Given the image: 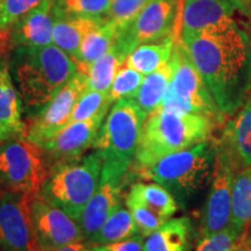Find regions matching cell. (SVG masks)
Returning a JSON list of instances; mask_svg holds the SVG:
<instances>
[{
    "mask_svg": "<svg viewBox=\"0 0 251 251\" xmlns=\"http://www.w3.org/2000/svg\"><path fill=\"white\" fill-rule=\"evenodd\" d=\"M179 39L222 114L246 103L251 90V45L235 20Z\"/></svg>",
    "mask_w": 251,
    "mask_h": 251,
    "instance_id": "6da1fadb",
    "label": "cell"
},
{
    "mask_svg": "<svg viewBox=\"0 0 251 251\" xmlns=\"http://www.w3.org/2000/svg\"><path fill=\"white\" fill-rule=\"evenodd\" d=\"M11 74L25 107L36 114L78 71V64L55 45L15 48Z\"/></svg>",
    "mask_w": 251,
    "mask_h": 251,
    "instance_id": "7a4b0ae2",
    "label": "cell"
},
{
    "mask_svg": "<svg viewBox=\"0 0 251 251\" xmlns=\"http://www.w3.org/2000/svg\"><path fill=\"white\" fill-rule=\"evenodd\" d=\"M213 128L212 118L159 107L144 121L131 169L147 168L163 157L205 142Z\"/></svg>",
    "mask_w": 251,
    "mask_h": 251,
    "instance_id": "3957f363",
    "label": "cell"
},
{
    "mask_svg": "<svg viewBox=\"0 0 251 251\" xmlns=\"http://www.w3.org/2000/svg\"><path fill=\"white\" fill-rule=\"evenodd\" d=\"M101 169L102 157L97 150L54 163L47 170L45 181L37 194L78 221L99 186Z\"/></svg>",
    "mask_w": 251,
    "mask_h": 251,
    "instance_id": "277c9868",
    "label": "cell"
},
{
    "mask_svg": "<svg viewBox=\"0 0 251 251\" xmlns=\"http://www.w3.org/2000/svg\"><path fill=\"white\" fill-rule=\"evenodd\" d=\"M216 152L218 148L205 141L134 171L141 179L162 185L175 198L184 201L212 181Z\"/></svg>",
    "mask_w": 251,
    "mask_h": 251,
    "instance_id": "5b68a950",
    "label": "cell"
},
{
    "mask_svg": "<svg viewBox=\"0 0 251 251\" xmlns=\"http://www.w3.org/2000/svg\"><path fill=\"white\" fill-rule=\"evenodd\" d=\"M147 117L134 99L114 102L92 146L101 155L103 168L127 175L134 164Z\"/></svg>",
    "mask_w": 251,
    "mask_h": 251,
    "instance_id": "8992f818",
    "label": "cell"
},
{
    "mask_svg": "<svg viewBox=\"0 0 251 251\" xmlns=\"http://www.w3.org/2000/svg\"><path fill=\"white\" fill-rule=\"evenodd\" d=\"M170 59L174 74L161 107L212 119L219 118L222 112L179 37L176 40Z\"/></svg>",
    "mask_w": 251,
    "mask_h": 251,
    "instance_id": "52a82bcc",
    "label": "cell"
},
{
    "mask_svg": "<svg viewBox=\"0 0 251 251\" xmlns=\"http://www.w3.org/2000/svg\"><path fill=\"white\" fill-rule=\"evenodd\" d=\"M47 175L43 150L26 136L0 142V194L36 196Z\"/></svg>",
    "mask_w": 251,
    "mask_h": 251,
    "instance_id": "ba28073f",
    "label": "cell"
},
{
    "mask_svg": "<svg viewBox=\"0 0 251 251\" xmlns=\"http://www.w3.org/2000/svg\"><path fill=\"white\" fill-rule=\"evenodd\" d=\"M181 0H151L136 19L120 34L114 43L127 57L144 43L157 42L180 35Z\"/></svg>",
    "mask_w": 251,
    "mask_h": 251,
    "instance_id": "9c48e42d",
    "label": "cell"
},
{
    "mask_svg": "<svg viewBox=\"0 0 251 251\" xmlns=\"http://www.w3.org/2000/svg\"><path fill=\"white\" fill-rule=\"evenodd\" d=\"M89 87L85 72L78 70L70 80L31 118L27 125L26 137L42 147L70 124L75 106Z\"/></svg>",
    "mask_w": 251,
    "mask_h": 251,
    "instance_id": "30bf717a",
    "label": "cell"
},
{
    "mask_svg": "<svg viewBox=\"0 0 251 251\" xmlns=\"http://www.w3.org/2000/svg\"><path fill=\"white\" fill-rule=\"evenodd\" d=\"M139 233L147 237L177 212L175 197L157 183H135L125 200Z\"/></svg>",
    "mask_w": 251,
    "mask_h": 251,
    "instance_id": "8fae6325",
    "label": "cell"
},
{
    "mask_svg": "<svg viewBox=\"0 0 251 251\" xmlns=\"http://www.w3.org/2000/svg\"><path fill=\"white\" fill-rule=\"evenodd\" d=\"M29 211L39 249L85 243L83 231L76 220L63 209L45 201L39 194L31 197Z\"/></svg>",
    "mask_w": 251,
    "mask_h": 251,
    "instance_id": "7c38bea8",
    "label": "cell"
},
{
    "mask_svg": "<svg viewBox=\"0 0 251 251\" xmlns=\"http://www.w3.org/2000/svg\"><path fill=\"white\" fill-rule=\"evenodd\" d=\"M236 172L237 170L227 153L218 148L211 190L202 213L201 227H200L201 238L212 236L230 226L231 187Z\"/></svg>",
    "mask_w": 251,
    "mask_h": 251,
    "instance_id": "4fadbf2b",
    "label": "cell"
},
{
    "mask_svg": "<svg viewBox=\"0 0 251 251\" xmlns=\"http://www.w3.org/2000/svg\"><path fill=\"white\" fill-rule=\"evenodd\" d=\"M30 194H0V250L33 251L37 248L30 220Z\"/></svg>",
    "mask_w": 251,
    "mask_h": 251,
    "instance_id": "5bb4252c",
    "label": "cell"
},
{
    "mask_svg": "<svg viewBox=\"0 0 251 251\" xmlns=\"http://www.w3.org/2000/svg\"><path fill=\"white\" fill-rule=\"evenodd\" d=\"M125 177L114 172L101 169L100 184L96 193L86 203L78 219L85 243L93 236L105 221L121 205V191Z\"/></svg>",
    "mask_w": 251,
    "mask_h": 251,
    "instance_id": "9a60e30c",
    "label": "cell"
},
{
    "mask_svg": "<svg viewBox=\"0 0 251 251\" xmlns=\"http://www.w3.org/2000/svg\"><path fill=\"white\" fill-rule=\"evenodd\" d=\"M105 117L106 114H100L90 120L70 122L41 149L54 163L81 156L93 146Z\"/></svg>",
    "mask_w": 251,
    "mask_h": 251,
    "instance_id": "2e32d148",
    "label": "cell"
},
{
    "mask_svg": "<svg viewBox=\"0 0 251 251\" xmlns=\"http://www.w3.org/2000/svg\"><path fill=\"white\" fill-rule=\"evenodd\" d=\"M243 9L241 0H185L180 15V35L221 26L235 20L234 14Z\"/></svg>",
    "mask_w": 251,
    "mask_h": 251,
    "instance_id": "e0dca14e",
    "label": "cell"
},
{
    "mask_svg": "<svg viewBox=\"0 0 251 251\" xmlns=\"http://www.w3.org/2000/svg\"><path fill=\"white\" fill-rule=\"evenodd\" d=\"M54 2V0H45L9 28L8 40L11 48L52 45Z\"/></svg>",
    "mask_w": 251,
    "mask_h": 251,
    "instance_id": "ac0fdd59",
    "label": "cell"
},
{
    "mask_svg": "<svg viewBox=\"0 0 251 251\" xmlns=\"http://www.w3.org/2000/svg\"><path fill=\"white\" fill-rule=\"evenodd\" d=\"M23 100L11 74V67L0 55V142L26 136L27 125L23 120Z\"/></svg>",
    "mask_w": 251,
    "mask_h": 251,
    "instance_id": "d6986e66",
    "label": "cell"
},
{
    "mask_svg": "<svg viewBox=\"0 0 251 251\" xmlns=\"http://www.w3.org/2000/svg\"><path fill=\"white\" fill-rule=\"evenodd\" d=\"M218 148L227 153L236 170L251 168V97L226 126Z\"/></svg>",
    "mask_w": 251,
    "mask_h": 251,
    "instance_id": "ffe728a7",
    "label": "cell"
},
{
    "mask_svg": "<svg viewBox=\"0 0 251 251\" xmlns=\"http://www.w3.org/2000/svg\"><path fill=\"white\" fill-rule=\"evenodd\" d=\"M105 23V17L86 18L55 15V23L52 27V45L67 52L77 63L84 39L87 34Z\"/></svg>",
    "mask_w": 251,
    "mask_h": 251,
    "instance_id": "44dd1931",
    "label": "cell"
},
{
    "mask_svg": "<svg viewBox=\"0 0 251 251\" xmlns=\"http://www.w3.org/2000/svg\"><path fill=\"white\" fill-rule=\"evenodd\" d=\"M191 233L190 219H170L146 237L144 251H187Z\"/></svg>",
    "mask_w": 251,
    "mask_h": 251,
    "instance_id": "7402d4cb",
    "label": "cell"
},
{
    "mask_svg": "<svg viewBox=\"0 0 251 251\" xmlns=\"http://www.w3.org/2000/svg\"><path fill=\"white\" fill-rule=\"evenodd\" d=\"M177 39L178 36L171 35L162 41L141 45L126 57L124 65L147 76L170 61Z\"/></svg>",
    "mask_w": 251,
    "mask_h": 251,
    "instance_id": "603a6c76",
    "label": "cell"
},
{
    "mask_svg": "<svg viewBox=\"0 0 251 251\" xmlns=\"http://www.w3.org/2000/svg\"><path fill=\"white\" fill-rule=\"evenodd\" d=\"M230 226L241 233L251 231V168L242 169L234 176Z\"/></svg>",
    "mask_w": 251,
    "mask_h": 251,
    "instance_id": "cb8c5ba5",
    "label": "cell"
},
{
    "mask_svg": "<svg viewBox=\"0 0 251 251\" xmlns=\"http://www.w3.org/2000/svg\"><path fill=\"white\" fill-rule=\"evenodd\" d=\"M125 59L126 56L124 52L115 43H113L108 51H106L101 57L96 59L90 65L80 69V71L86 74L90 89L108 93L115 75L124 64Z\"/></svg>",
    "mask_w": 251,
    "mask_h": 251,
    "instance_id": "d4e9b609",
    "label": "cell"
},
{
    "mask_svg": "<svg viewBox=\"0 0 251 251\" xmlns=\"http://www.w3.org/2000/svg\"><path fill=\"white\" fill-rule=\"evenodd\" d=\"M172 74H174V65L170 59L158 70L144 76L142 85L134 100L148 115L162 106L163 98L171 81Z\"/></svg>",
    "mask_w": 251,
    "mask_h": 251,
    "instance_id": "484cf974",
    "label": "cell"
},
{
    "mask_svg": "<svg viewBox=\"0 0 251 251\" xmlns=\"http://www.w3.org/2000/svg\"><path fill=\"white\" fill-rule=\"evenodd\" d=\"M136 234H140L139 229L129 209L120 205L109 215L102 227L87 241L86 244L91 247L114 243L129 238Z\"/></svg>",
    "mask_w": 251,
    "mask_h": 251,
    "instance_id": "4316f807",
    "label": "cell"
},
{
    "mask_svg": "<svg viewBox=\"0 0 251 251\" xmlns=\"http://www.w3.org/2000/svg\"><path fill=\"white\" fill-rule=\"evenodd\" d=\"M118 35V28L112 21L106 20L105 24L91 31L81 43L79 55L77 58L78 70L87 67L91 63L108 51Z\"/></svg>",
    "mask_w": 251,
    "mask_h": 251,
    "instance_id": "83f0119b",
    "label": "cell"
},
{
    "mask_svg": "<svg viewBox=\"0 0 251 251\" xmlns=\"http://www.w3.org/2000/svg\"><path fill=\"white\" fill-rule=\"evenodd\" d=\"M111 105L112 101L107 92H101V91L87 87L75 106L70 122L90 120V119L96 118L97 115L107 114Z\"/></svg>",
    "mask_w": 251,
    "mask_h": 251,
    "instance_id": "f1b7e54d",
    "label": "cell"
},
{
    "mask_svg": "<svg viewBox=\"0 0 251 251\" xmlns=\"http://www.w3.org/2000/svg\"><path fill=\"white\" fill-rule=\"evenodd\" d=\"M55 15L100 18L105 17L113 0H54Z\"/></svg>",
    "mask_w": 251,
    "mask_h": 251,
    "instance_id": "f546056e",
    "label": "cell"
},
{
    "mask_svg": "<svg viewBox=\"0 0 251 251\" xmlns=\"http://www.w3.org/2000/svg\"><path fill=\"white\" fill-rule=\"evenodd\" d=\"M143 79L144 75L122 64L121 68L119 69L118 74L115 75L111 90L108 92L112 103L119 99H134L135 96L139 92L141 85H142Z\"/></svg>",
    "mask_w": 251,
    "mask_h": 251,
    "instance_id": "4dcf8cb0",
    "label": "cell"
},
{
    "mask_svg": "<svg viewBox=\"0 0 251 251\" xmlns=\"http://www.w3.org/2000/svg\"><path fill=\"white\" fill-rule=\"evenodd\" d=\"M150 1L151 0H113L105 18L117 26L118 34H120L133 23Z\"/></svg>",
    "mask_w": 251,
    "mask_h": 251,
    "instance_id": "1f68e13d",
    "label": "cell"
},
{
    "mask_svg": "<svg viewBox=\"0 0 251 251\" xmlns=\"http://www.w3.org/2000/svg\"><path fill=\"white\" fill-rule=\"evenodd\" d=\"M248 234L241 233L233 226L212 236L201 238L196 251H238Z\"/></svg>",
    "mask_w": 251,
    "mask_h": 251,
    "instance_id": "d6a6232c",
    "label": "cell"
},
{
    "mask_svg": "<svg viewBox=\"0 0 251 251\" xmlns=\"http://www.w3.org/2000/svg\"><path fill=\"white\" fill-rule=\"evenodd\" d=\"M45 0H1L0 31L9 30L19 19L39 6Z\"/></svg>",
    "mask_w": 251,
    "mask_h": 251,
    "instance_id": "836d02e7",
    "label": "cell"
},
{
    "mask_svg": "<svg viewBox=\"0 0 251 251\" xmlns=\"http://www.w3.org/2000/svg\"><path fill=\"white\" fill-rule=\"evenodd\" d=\"M142 235L136 234L119 242L89 247L92 251H144V240Z\"/></svg>",
    "mask_w": 251,
    "mask_h": 251,
    "instance_id": "e575fe53",
    "label": "cell"
},
{
    "mask_svg": "<svg viewBox=\"0 0 251 251\" xmlns=\"http://www.w3.org/2000/svg\"><path fill=\"white\" fill-rule=\"evenodd\" d=\"M84 244H71V246H64L58 248H49V249H40L41 251H81V247ZM39 249V248H37Z\"/></svg>",
    "mask_w": 251,
    "mask_h": 251,
    "instance_id": "d590c367",
    "label": "cell"
},
{
    "mask_svg": "<svg viewBox=\"0 0 251 251\" xmlns=\"http://www.w3.org/2000/svg\"><path fill=\"white\" fill-rule=\"evenodd\" d=\"M238 251H251V237L250 236L246 237V240H244L243 244L241 246Z\"/></svg>",
    "mask_w": 251,
    "mask_h": 251,
    "instance_id": "8d00e7d4",
    "label": "cell"
},
{
    "mask_svg": "<svg viewBox=\"0 0 251 251\" xmlns=\"http://www.w3.org/2000/svg\"><path fill=\"white\" fill-rule=\"evenodd\" d=\"M81 251H92L90 249V248H87V247H85V246H83L81 247Z\"/></svg>",
    "mask_w": 251,
    "mask_h": 251,
    "instance_id": "74e56055",
    "label": "cell"
},
{
    "mask_svg": "<svg viewBox=\"0 0 251 251\" xmlns=\"http://www.w3.org/2000/svg\"><path fill=\"white\" fill-rule=\"evenodd\" d=\"M0 12H1V0H0Z\"/></svg>",
    "mask_w": 251,
    "mask_h": 251,
    "instance_id": "f35d334b",
    "label": "cell"
},
{
    "mask_svg": "<svg viewBox=\"0 0 251 251\" xmlns=\"http://www.w3.org/2000/svg\"><path fill=\"white\" fill-rule=\"evenodd\" d=\"M248 236H250V237H251V231H250V233H249V234H248Z\"/></svg>",
    "mask_w": 251,
    "mask_h": 251,
    "instance_id": "ab89813d",
    "label": "cell"
},
{
    "mask_svg": "<svg viewBox=\"0 0 251 251\" xmlns=\"http://www.w3.org/2000/svg\"><path fill=\"white\" fill-rule=\"evenodd\" d=\"M34 251H41V250H40V249H37V248H36V249H35V250H34Z\"/></svg>",
    "mask_w": 251,
    "mask_h": 251,
    "instance_id": "60d3db41",
    "label": "cell"
},
{
    "mask_svg": "<svg viewBox=\"0 0 251 251\" xmlns=\"http://www.w3.org/2000/svg\"><path fill=\"white\" fill-rule=\"evenodd\" d=\"M241 1H242V0H241ZM247 1H251V0H247Z\"/></svg>",
    "mask_w": 251,
    "mask_h": 251,
    "instance_id": "b9f144b4",
    "label": "cell"
},
{
    "mask_svg": "<svg viewBox=\"0 0 251 251\" xmlns=\"http://www.w3.org/2000/svg\"><path fill=\"white\" fill-rule=\"evenodd\" d=\"M250 45H251V41H250Z\"/></svg>",
    "mask_w": 251,
    "mask_h": 251,
    "instance_id": "7bdbcfd3",
    "label": "cell"
},
{
    "mask_svg": "<svg viewBox=\"0 0 251 251\" xmlns=\"http://www.w3.org/2000/svg\"><path fill=\"white\" fill-rule=\"evenodd\" d=\"M33 251H34V250H33Z\"/></svg>",
    "mask_w": 251,
    "mask_h": 251,
    "instance_id": "ee69618b",
    "label": "cell"
}]
</instances>
